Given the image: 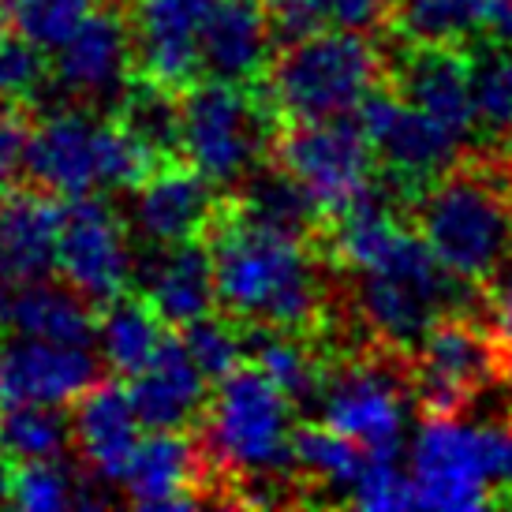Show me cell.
<instances>
[{"instance_id": "obj_17", "label": "cell", "mask_w": 512, "mask_h": 512, "mask_svg": "<svg viewBox=\"0 0 512 512\" xmlns=\"http://www.w3.org/2000/svg\"><path fill=\"white\" fill-rule=\"evenodd\" d=\"M143 419L135 412L131 389L116 382H98L72 400V445L79 449L86 471L101 483H124L135 449H139Z\"/></svg>"}, {"instance_id": "obj_45", "label": "cell", "mask_w": 512, "mask_h": 512, "mask_svg": "<svg viewBox=\"0 0 512 512\" xmlns=\"http://www.w3.org/2000/svg\"><path fill=\"white\" fill-rule=\"evenodd\" d=\"M109 4H131V0H109Z\"/></svg>"}, {"instance_id": "obj_30", "label": "cell", "mask_w": 512, "mask_h": 512, "mask_svg": "<svg viewBox=\"0 0 512 512\" xmlns=\"http://www.w3.org/2000/svg\"><path fill=\"white\" fill-rule=\"evenodd\" d=\"M72 445V415L60 404H0V456L12 464L57 460Z\"/></svg>"}, {"instance_id": "obj_15", "label": "cell", "mask_w": 512, "mask_h": 512, "mask_svg": "<svg viewBox=\"0 0 512 512\" xmlns=\"http://www.w3.org/2000/svg\"><path fill=\"white\" fill-rule=\"evenodd\" d=\"M101 131L105 120L98 113L72 105L30 124L27 165H23L27 184L60 199L101 191Z\"/></svg>"}, {"instance_id": "obj_42", "label": "cell", "mask_w": 512, "mask_h": 512, "mask_svg": "<svg viewBox=\"0 0 512 512\" xmlns=\"http://www.w3.org/2000/svg\"><path fill=\"white\" fill-rule=\"evenodd\" d=\"M0 505H12V460L0 456Z\"/></svg>"}, {"instance_id": "obj_10", "label": "cell", "mask_w": 512, "mask_h": 512, "mask_svg": "<svg viewBox=\"0 0 512 512\" xmlns=\"http://www.w3.org/2000/svg\"><path fill=\"white\" fill-rule=\"evenodd\" d=\"M135 79V38L124 4L94 8L68 42L53 53V86L64 94V105L113 113Z\"/></svg>"}, {"instance_id": "obj_34", "label": "cell", "mask_w": 512, "mask_h": 512, "mask_svg": "<svg viewBox=\"0 0 512 512\" xmlns=\"http://www.w3.org/2000/svg\"><path fill=\"white\" fill-rule=\"evenodd\" d=\"M94 8L98 0H8L12 27L45 53H57Z\"/></svg>"}, {"instance_id": "obj_40", "label": "cell", "mask_w": 512, "mask_h": 512, "mask_svg": "<svg viewBox=\"0 0 512 512\" xmlns=\"http://www.w3.org/2000/svg\"><path fill=\"white\" fill-rule=\"evenodd\" d=\"M15 285H19V277H15L12 255H8V243H4V232H0V307L8 303Z\"/></svg>"}, {"instance_id": "obj_35", "label": "cell", "mask_w": 512, "mask_h": 512, "mask_svg": "<svg viewBox=\"0 0 512 512\" xmlns=\"http://www.w3.org/2000/svg\"><path fill=\"white\" fill-rule=\"evenodd\" d=\"M352 505L374 512H397L415 505L412 471L400 468L397 456H374L370 453L367 468L359 475L356 490H352Z\"/></svg>"}, {"instance_id": "obj_37", "label": "cell", "mask_w": 512, "mask_h": 512, "mask_svg": "<svg viewBox=\"0 0 512 512\" xmlns=\"http://www.w3.org/2000/svg\"><path fill=\"white\" fill-rule=\"evenodd\" d=\"M27 143H30L27 109L0 105V195L19 187L15 180L23 176V165H27Z\"/></svg>"}, {"instance_id": "obj_41", "label": "cell", "mask_w": 512, "mask_h": 512, "mask_svg": "<svg viewBox=\"0 0 512 512\" xmlns=\"http://www.w3.org/2000/svg\"><path fill=\"white\" fill-rule=\"evenodd\" d=\"M490 34L512 42V0H498V8H494V23H490Z\"/></svg>"}, {"instance_id": "obj_31", "label": "cell", "mask_w": 512, "mask_h": 512, "mask_svg": "<svg viewBox=\"0 0 512 512\" xmlns=\"http://www.w3.org/2000/svg\"><path fill=\"white\" fill-rule=\"evenodd\" d=\"M83 471L57 460H27V464H12V505L23 512H64L79 505V486H83Z\"/></svg>"}, {"instance_id": "obj_39", "label": "cell", "mask_w": 512, "mask_h": 512, "mask_svg": "<svg viewBox=\"0 0 512 512\" xmlns=\"http://www.w3.org/2000/svg\"><path fill=\"white\" fill-rule=\"evenodd\" d=\"M490 288V303H494V318H498L501 333L509 341V367H505V385L512 393V285H486Z\"/></svg>"}, {"instance_id": "obj_32", "label": "cell", "mask_w": 512, "mask_h": 512, "mask_svg": "<svg viewBox=\"0 0 512 512\" xmlns=\"http://www.w3.org/2000/svg\"><path fill=\"white\" fill-rule=\"evenodd\" d=\"M180 337H184L191 359L199 363V370L210 382H221L240 363H247V333L225 311L221 314L210 311L202 314V318H195L191 326L180 329Z\"/></svg>"}, {"instance_id": "obj_44", "label": "cell", "mask_w": 512, "mask_h": 512, "mask_svg": "<svg viewBox=\"0 0 512 512\" xmlns=\"http://www.w3.org/2000/svg\"><path fill=\"white\" fill-rule=\"evenodd\" d=\"M501 150H505V169H509V180H512V143H505Z\"/></svg>"}, {"instance_id": "obj_23", "label": "cell", "mask_w": 512, "mask_h": 512, "mask_svg": "<svg viewBox=\"0 0 512 512\" xmlns=\"http://www.w3.org/2000/svg\"><path fill=\"white\" fill-rule=\"evenodd\" d=\"M64 206L68 199L49 195L34 184L12 187L0 195V232L19 281H38L57 270Z\"/></svg>"}, {"instance_id": "obj_4", "label": "cell", "mask_w": 512, "mask_h": 512, "mask_svg": "<svg viewBox=\"0 0 512 512\" xmlns=\"http://www.w3.org/2000/svg\"><path fill=\"white\" fill-rule=\"evenodd\" d=\"M385 83L389 60L374 34L329 27L277 45L258 86L281 120H341Z\"/></svg>"}, {"instance_id": "obj_20", "label": "cell", "mask_w": 512, "mask_h": 512, "mask_svg": "<svg viewBox=\"0 0 512 512\" xmlns=\"http://www.w3.org/2000/svg\"><path fill=\"white\" fill-rule=\"evenodd\" d=\"M206 374L191 359L180 333H169L150 363L131 378V400L146 430H187L206 412Z\"/></svg>"}, {"instance_id": "obj_16", "label": "cell", "mask_w": 512, "mask_h": 512, "mask_svg": "<svg viewBox=\"0 0 512 512\" xmlns=\"http://www.w3.org/2000/svg\"><path fill=\"white\" fill-rule=\"evenodd\" d=\"M389 86L415 109L460 131L464 139H471L479 128L468 49L460 45H408L397 64H389Z\"/></svg>"}, {"instance_id": "obj_1", "label": "cell", "mask_w": 512, "mask_h": 512, "mask_svg": "<svg viewBox=\"0 0 512 512\" xmlns=\"http://www.w3.org/2000/svg\"><path fill=\"white\" fill-rule=\"evenodd\" d=\"M217 266V311L243 329H281L322 337L337 303L326 281V251L258 225L243 214L232 191L206 232Z\"/></svg>"}, {"instance_id": "obj_24", "label": "cell", "mask_w": 512, "mask_h": 512, "mask_svg": "<svg viewBox=\"0 0 512 512\" xmlns=\"http://www.w3.org/2000/svg\"><path fill=\"white\" fill-rule=\"evenodd\" d=\"M232 199L258 225L273 228V232H285L292 240L322 247V236H326L329 228L326 210L314 202V195L299 184L292 172L281 169L270 157L232 187Z\"/></svg>"}, {"instance_id": "obj_8", "label": "cell", "mask_w": 512, "mask_h": 512, "mask_svg": "<svg viewBox=\"0 0 512 512\" xmlns=\"http://www.w3.org/2000/svg\"><path fill=\"white\" fill-rule=\"evenodd\" d=\"M408 471L419 509L471 512L498 505L486 423H464L460 415H427L412 441Z\"/></svg>"}, {"instance_id": "obj_33", "label": "cell", "mask_w": 512, "mask_h": 512, "mask_svg": "<svg viewBox=\"0 0 512 512\" xmlns=\"http://www.w3.org/2000/svg\"><path fill=\"white\" fill-rule=\"evenodd\" d=\"M53 83V64L45 60V49L23 38L19 30L0 38V105L30 109L45 98Z\"/></svg>"}, {"instance_id": "obj_22", "label": "cell", "mask_w": 512, "mask_h": 512, "mask_svg": "<svg viewBox=\"0 0 512 512\" xmlns=\"http://www.w3.org/2000/svg\"><path fill=\"white\" fill-rule=\"evenodd\" d=\"M0 329L94 348L98 344V311H94V299H86L64 277L60 281L38 277V281H19L12 288L8 303L0 307Z\"/></svg>"}, {"instance_id": "obj_12", "label": "cell", "mask_w": 512, "mask_h": 512, "mask_svg": "<svg viewBox=\"0 0 512 512\" xmlns=\"http://www.w3.org/2000/svg\"><path fill=\"white\" fill-rule=\"evenodd\" d=\"M101 352L0 329V404H72L101 378Z\"/></svg>"}, {"instance_id": "obj_7", "label": "cell", "mask_w": 512, "mask_h": 512, "mask_svg": "<svg viewBox=\"0 0 512 512\" xmlns=\"http://www.w3.org/2000/svg\"><path fill=\"white\" fill-rule=\"evenodd\" d=\"M270 161L288 169L314 195L326 217L341 214L374 184L378 157L367 131L341 120H281L273 135Z\"/></svg>"}, {"instance_id": "obj_9", "label": "cell", "mask_w": 512, "mask_h": 512, "mask_svg": "<svg viewBox=\"0 0 512 512\" xmlns=\"http://www.w3.org/2000/svg\"><path fill=\"white\" fill-rule=\"evenodd\" d=\"M359 128L367 131L378 169L389 172L393 180L415 191L438 180L441 172H449L464 157V139L449 124L434 120L430 113L415 109L412 101H404L385 83L359 105Z\"/></svg>"}, {"instance_id": "obj_43", "label": "cell", "mask_w": 512, "mask_h": 512, "mask_svg": "<svg viewBox=\"0 0 512 512\" xmlns=\"http://www.w3.org/2000/svg\"><path fill=\"white\" fill-rule=\"evenodd\" d=\"M12 23V15H8V0H0V38H4V27Z\"/></svg>"}, {"instance_id": "obj_29", "label": "cell", "mask_w": 512, "mask_h": 512, "mask_svg": "<svg viewBox=\"0 0 512 512\" xmlns=\"http://www.w3.org/2000/svg\"><path fill=\"white\" fill-rule=\"evenodd\" d=\"M292 453H296V468L303 475V483L318 486L326 494L341 490L348 501H352V490H356L359 475H363L370 460V453L356 438H348V434H341L329 423H303V427H296Z\"/></svg>"}, {"instance_id": "obj_27", "label": "cell", "mask_w": 512, "mask_h": 512, "mask_svg": "<svg viewBox=\"0 0 512 512\" xmlns=\"http://www.w3.org/2000/svg\"><path fill=\"white\" fill-rule=\"evenodd\" d=\"M109 116L124 124L161 165L184 161V90L135 75Z\"/></svg>"}, {"instance_id": "obj_6", "label": "cell", "mask_w": 512, "mask_h": 512, "mask_svg": "<svg viewBox=\"0 0 512 512\" xmlns=\"http://www.w3.org/2000/svg\"><path fill=\"white\" fill-rule=\"evenodd\" d=\"M509 341L494 311H449L412 352L415 400L427 415H460L490 385H505Z\"/></svg>"}, {"instance_id": "obj_26", "label": "cell", "mask_w": 512, "mask_h": 512, "mask_svg": "<svg viewBox=\"0 0 512 512\" xmlns=\"http://www.w3.org/2000/svg\"><path fill=\"white\" fill-rule=\"evenodd\" d=\"M498 0H389L385 30L404 45H460L490 34Z\"/></svg>"}, {"instance_id": "obj_11", "label": "cell", "mask_w": 512, "mask_h": 512, "mask_svg": "<svg viewBox=\"0 0 512 512\" xmlns=\"http://www.w3.org/2000/svg\"><path fill=\"white\" fill-rule=\"evenodd\" d=\"M57 273L94 303H109L135 288V251L124 217L98 195H79L64 206Z\"/></svg>"}, {"instance_id": "obj_38", "label": "cell", "mask_w": 512, "mask_h": 512, "mask_svg": "<svg viewBox=\"0 0 512 512\" xmlns=\"http://www.w3.org/2000/svg\"><path fill=\"white\" fill-rule=\"evenodd\" d=\"M389 19V0H329V27L374 34Z\"/></svg>"}, {"instance_id": "obj_2", "label": "cell", "mask_w": 512, "mask_h": 512, "mask_svg": "<svg viewBox=\"0 0 512 512\" xmlns=\"http://www.w3.org/2000/svg\"><path fill=\"white\" fill-rule=\"evenodd\" d=\"M296 404L258 363L240 367L214 382L199 419V453L206 498L210 486L228 490V501L243 505H277L296 501L303 475L296 468L292 423Z\"/></svg>"}, {"instance_id": "obj_3", "label": "cell", "mask_w": 512, "mask_h": 512, "mask_svg": "<svg viewBox=\"0 0 512 512\" xmlns=\"http://www.w3.org/2000/svg\"><path fill=\"white\" fill-rule=\"evenodd\" d=\"M408 221L449 273L486 285L512 255V180L505 150L483 146L419 187Z\"/></svg>"}, {"instance_id": "obj_14", "label": "cell", "mask_w": 512, "mask_h": 512, "mask_svg": "<svg viewBox=\"0 0 512 512\" xmlns=\"http://www.w3.org/2000/svg\"><path fill=\"white\" fill-rule=\"evenodd\" d=\"M135 38V75L172 90H187L202 79V27L217 0H131L124 4Z\"/></svg>"}, {"instance_id": "obj_21", "label": "cell", "mask_w": 512, "mask_h": 512, "mask_svg": "<svg viewBox=\"0 0 512 512\" xmlns=\"http://www.w3.org/2000/svg\"><path fill=\"white\" fill-rule=\"evenodd\" d=\"M139 292L172 329H184L202 314L217 311V266L210 240L199 236V240L154 247Z\"/></svg>"}, {"instance_id": "obj_25", "label": "cell", "mask_w": 512, "mask_h": 512, "mask_svg": "<svg viewBox=\"0 0 512 512\" xmlns=\"http://www.w3.org/2000/svg\"><path fill=\"white\" fill-rule=\"evenodd\" d=\"M169 322L143 292H120L116 299L101 303L98 314V352L105 367L120 378H135L150 359L169 341Z\"/></svg>"}, {"instance_id": "obj_5", "label": "cell", "mask_w": 512, "mask_h": 512, "mask_svg": "<svg viewBox=\"0 0 512 512\" xmlns=\"http://www.w3.org/2000/svg\"><path fill=\"white\" fill-rule=\"evenodd\" d=\"M281 116L262 86L206 79L184 90V161L214 184L236 187L270 157Z\"/></svg>"}, {"instance_id": "obj_19", "label": "cell", "mask_w": 512, "mask_h": 512, "mask_svg": "<svg viewBox=\"0 0 512 512\" xmlns=\"http://www.w3.org/2000/svg\"><path fill=\"white\" fill-rule=\"evenodd\" d=\"M120 486L139 509H195L206 501L199 441L184 438V430H150Z\"/></svg>"}, {"instance_id": "obj_18", "label": "cell", "mask_w": 512, "mask_h": 512, "mask_svg": "<svg viewBox=\"0 0 512 512\" xmlns=\"http://www.w3.org/2000/svg\"><path fill=\"white\" fill-rule=\"evenodd\" d=\"M277 53L266 0H217L199 42L202 75L221 83L255 86Z\"/></svg>"}, {"instance_id": "obj_13", "label": "cell", "mask_w": 512, "mask_h": 512, "mask_svg": "<svg viewBox=\"0 0 512 512\" xmlns=\"http://www.w3.org/2000/svg\"><path fill=\"white\" fill-rule=\"evenodd\" d=\"M225 199V187L214 184L191 161H169L131 191L128 221L135 236H143L150 247L199 240L217 221Z\"/></svg>"}, {"instance_id": "obj_28", "label": "cell", "mask_w": 512, "mask_h": 512, "mask_svg": "<svg viewBox=\"0 0 512 512\" xmlns=\"http://www.w3.org/2000/svg\"><path fill=\"white\" fill-rule=\"evenodd\" d=\"M471 98L486 146L512 143V42L483 34L468 45Z\"/></svg>"}, {"instance_id": "obj_36", "label": "cell", "mask_w": 512, "mask_h": 512, "mask_svg": "<svg viewBox=\"0 0 512 512\" xmlns=\"http://www.w3.org/2000/svg\"><path fill=\"white\" fill-rule=\"evenodd\" d=\"M277 45L299 42L314 30H326L329 0H266Z\"/></svg>"}]
</instances>
